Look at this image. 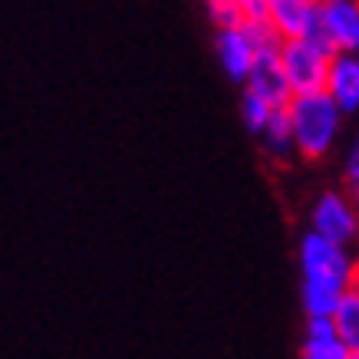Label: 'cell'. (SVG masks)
<instances>
[{"mask_svg":"<svg viewBox=\"0 0 359 359\" xmlns=\"http://www.w3.org/2000/svg\"><path fill=\"white\" fill-rule=\"evenodd\" d=\"M297 264H300V304H304L306 320L333 316L343 294L349 287H356L353 250L306 231L297 244Z\"/></svg>","mask_w":359,"mask_h":359,"instance_id":"obj_1","label":"cell"},{"mask_svg":"<svg viewBox=\"0 0 359 359\" xmlns=\"http://www.w3.org/2000/svg\"><path fill=\"white\" fill-rule=\"evenodd\" d=\"M290 129H294V149L300 158H323L333 152L343 126V112L327 93L294 96L287 102Z\"/></svg>","mask_w":359,"mask_h":359,"instance_id":"obj_2","label":"cell"},{"mask_svg":"<svg viewBox=\"0 0 359 359\" xmlns=\"http://www.w3.org/2000/svg\"><path fill=\"white\" fill-rule=\"evenodd\" d=\"M330 60L333 50H327L316 40H287L280 43L283 76L294 96H310V93H327Z\"/></svg>","mask_w":359,"mask_h":359,"instance_id":"obj_3","label":"cell"},{"mask_svg":"<svg viewBox=\"0 0 359 359\" xmlns=\"http://www.w3.org/2000/svg\"><path fill=\"white\" fill-rule=\"evenodd\" d=\"M310 231L316 238L353 248L359 241V211L349 191H323L310 208Z\"/></svg>","mask_w":359,"mask_h":359,"instance_id":"obj_4","label":"cell"},{"mask_svg":"<svg viewBox=\"0 0 359 359\" xmlns=\"http://www.w3.org/2000/svg\"><path fill=\"white\" fill-rule=\"evenodd\" d=\"M359 36V0H320L313 40L333 53H346Z\"/></svg>","mask_w":359,"mask_h":359,"instance_id":"obj_5","label":"cell"},{"mask_svg":"<svg viewBox=\"0 0 359 359\" xmlns=\"http://www.w3.org/2000/svg\"><path fill=\"white\" fill-rule=\"evenodd\" d=\"M244 89H248V93H254V96H261L267 106H273V109H283V106L294 99L290 86H287V76H283L280 43L257 50L254 66H250L248 79H244Z\"/></svg>","mask_w":359,"mask_h":359,"instance_id":"obj_6","label":"cell"},{"mask_svg":"<svg viewBox=\"0 0 359 359\" xmlns=\"http://www.w3.org/2000/svg\"><path fill=\"white\" fill-rule=\"evenodd\" d=\"M264 20L271 23L277 40H313L316 33V4L313 0H271Z\"/></svg>","mask_w":359,"mask_h":359,"instance_id":"obj_7","label":"cell"},{"mask_svg":"<svg viewBox=\"0 0 359 359\" xmlns=\"http://www.w3.org/2000/svg\"><path fill=\"white\" fill-rule=\"evenodd\" d=\"M215 53H218V63L224 69V76L231 83H241L248 79L250 66H254V56H257V43L250 40L248 27L241 23L234 30H218L215 33Z\"/></svg>","mask_w":359,"mask_h":359,"instance_id":"obj_8","label":"cell"},{"mask_svg":"<svg viewBox=\"0 0 359 359\" xmlns=\"http://www.w3.org/2000/svg\"><path fill=\"white\" fill-rule=\"evenodd\" d=\"M327 96L337 102L343 116L359 112V56L353 50L333 53L327 76Z\"/></svg>","mask_w":359,"mask_h":359,"instance_id":"obj_9","label":"cell"},{"mask_svg":"<svg viewBox=\"0 0 359 359\" xmlns=\"http://www.w3.org/2000/svg\"><path fill=\"white\" fill-rule=\"evenodd\" d=\"M346 356L349 353L343 349V343L337 337L333 316H313V320H306L300 359H346Z\"/></svg>","mask_w":359,"mask_h":359,"instance_id":"obj_10","label":"cell"},{"mask_svg":"<svg viewBox=\"0 0 359 359\" xmlns=\"http://www.w3.org/2000/svg\"><path fill=\"white\" fill-rule=\"evenodd\" d=\"M264 145V152L277 158V162H287V158H294L297 149H294V129H290V116H287V106L283 109H273L264 132L257 135Z\"/></svg>","mask_w":359,"mask_h":359,"instance_id":"obj_11","label":"cell"},{"mask_svg":"<svg viewBox=\"0 0 359 359\" xmlns=\"http://www.w3.org/2000/svg\"><path fill=\"white\" fill-rule=\"evenodd\" d=\"M333 327L346 353H359V283L349 287L333 313Z\"/></svg>","mask_w":359,"mask_h":359,"instance_id":"obj_12","label":"cell"},{"mask_svg":"<svg viewBox=\"0 0 359 359\" xmlns=\"http://www.w3.org/2000/svg\"><path fill=\"white\" fill-rule=\"evenodd\" d=\"M271 112H273V106H267L261 96H254V93L244 89V96H241V122H244V129L250 135H261L267 119H271Z\"/></svg>","mask_w":359,"mask_h":359,"instance_id":"obj_13","label":"cell"},{"mask_svg":"<svg viewBox=\"0 0 359 359\" xmlns=\"http://www.w3.org/2000/svg\"><path fill=\"white\" fill-rule=\"evenodd\" d=\"M208 20L215 23V30H234L244 23V13H241L238 0H205Z\"/></svg>","mask_w":359,"mask_h":359,"instance_id":"obj_14","label":"cell"},{"mask_svg":"<svg viewBox=\"0 0 359 359\" xmlns=\"http://www.w3.org/2000/svg\"><path fill=\"white\" fill-rule=\"evenodd\" d=\"M343 178H346V191L356 195L359 191V149L356 145H353V152H349L346 162H343Z\"/></svg>","mask_w":359,"mask_h":359,"instance_id":"obj_15","label":"cell"},{"mask_svg":"<svg viewBox=\"0 0 359 359\" xmlns=\"http://www.w3.org/2000/svg\"><path fill=\"white\" fill-rule=\"evenodd\" d=\"M267 4H271V0H238L241 13H244V20H264Z\"/></svg>","mask_w":359,"mask_h":359,"instance_id":"obj_16","label":"cell"},{"mask_svg":"<svg viewBox=\"0 0 359 359\" xmlns=\"http://www.w3.org/2000/svg\"><path fill=\"white\" fill-rule=\"evenodd\" d=\"M349 250H353V271H356V283H359V241Z\"/></svg>","mask_w":359,"mask_h":359,"instance_id":"obj_17","label":"cell"},{"mask_svg":"<svg viewBox=\"0 0 359 359\" xmlns=\"http://www.w3.org/2000/svg\"><path fill=\"white\" fill-rule=\"evenodd\" d=\"M353 53H356V56H359V36H356V46H353Z\"/></svg>","mask_w":359,"mask_h":359,"instance_id":"obj_18","label":"cell"},{"mask_svg":"<svg viewBox=\"0 0 359 359\" xmlns=\"http://www.w3.org/2000/svg\"><path fill=\"white\" fill-rule=\"evenodd\" d=\"M353 201H356V211H359V191H356V195H353Z\"/></svg>","mask_w":359,"mask_h":359,"instance_id":"obj_19","label":"cell"},{"mask_svg":"<svg viewBox=\"0 0 359 359\" xmlns=\"http://www.w3.org/2000/svg\"><path fill=\"white\" fill-rule=\"evenodd\" d=\"M346 359H359V353H349V356Z\"/></svg>","mask_w":359,"mask_h":359,"instance_id":"obj_20","label":"cell"},{"mask_svg":"<svg viewBox=\"0 0 359 359\" xmlns=\"http://www.w3.org/2000/svg\"><path fill=\"white\" fill-rule=\"evenodd\" d=\"M356 149H359V139H356Z\"/></svg>","mask_w":359,"mask_h":359,"instance_id":"obj_21","label":"cell"},{"mask_svg":"<svg viewBox=\"0 0 359 359\" xmlns=\"http://www.w3.org/2000/svg\"><path fill=\"white\" fill-rule=\"evenodd\" d=\"M313 4H320V0H313Z\"/></svg>","mask_w":359,"mask_h":359,"instance_id":"obj_22","label":"cell"}]
</instances>
